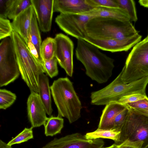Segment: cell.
Listing matches in <instances>:
<instances>
[{
    "label": "cell",
    "instance_id": "cell-2",
    "mask_svg": "<svg viewBox=\"0 0 148 148\" xmlns=\"http://www.w3.org/2000/svg\"><path fill=\"white\" fill-rule=\"evenodd\" d=\"M50 87L58 116L66 118L70 124L77 120L81 117L82 105L69 79L59 78L54 80Z\"/></svg>",
    "mask_w": 148,
    "mask_h": 148
},
{
    "label": "cell",
    "instance_id": "cell-37",
    "mask_svg": "<svg viewBox=\"0 0 148 148\" xmlns=\"http://www.w3.org/2000/svg\"><path fill=\"white\" fill-rule=\"evenodd\" d=\"M138 2L141 6L148 8V0H140L138 1Z\"/></svg>",
    "mask_w": 148,
    "mask_h": 148
},
{
    "label": "cell",
    "instance_id": "cell-9",
    "mask_svg": "<svg viewBox=\"0 0 148 148\" xmlns=\"http://www.w3.org/2000/svg\"><path fill=\"white\" fill-rule=\"evenodd\" d=\"M94 16L84 14L60 13L55 21L60 28L68 34L77 39L86 37L85 27L88 21Z\"/></svg>",
    "mask_w": 148,
    "mask_h": 148
},
{
    "label": "cell",
    "instance_id": "cell-13",
    "mask_svg": "<svg viewBox=\"0 0 148 148\" xmlns=\"http://www.w3.org/2000/svg\"><path fill=\"white\" fill-rule=\"evenodd\" d=\"M28 119L33 128L44 125L48 117L38 93L31 92L27 101Z\"/></svg>",
    "mask_w": 148,
    "mask_h": 148
},
{
    "label": "cell",
    "instance_id": "cell-32",
    "mask_svg": "<svg viewBox=\"0 0 148 148\" xmlns=\"http://www.w3.org/2000/svg\"><path fill=\"white\" fill-rule=\"evenodd\" d=\"M124 105L136 110H148V97L147 96L142 100Z\"/></svg>",
    "mask_w": 148,
    "mask_h": 148
},
{
    "label": "cell",
    "instance_id": "cell-7",
    "mask_svg": "<svg viewBox=\"0 0 148 148\" xmlns=\"http://www.w3.org/2000/svg\"><path fill=\"white\" fill-rule=\"evenodd\" d=\"M128 107V115L121 129L119 145L126 140L140 141L143 148L148 145V117Z\"/></svg>",
    "mask_w": 148,
    "mask_h": 148
},
{
    "label": "cell",
    "instance_id": "cell-8",
    "mask_svg": "<svg viewBox=\"0 0 148 148\" xmlns=\"http://www.w3.org/2000/svg\"><path fill=\"white\" fill-rule=\"evenodd\" d=\"M20 73L12 40L10 37L5 38L0 43V87L14 82Z\"/></svg>",
    "mask_w": 148,
    "mask_h": 148
},
{
    "label": "cell",
    "instance_id": "cell-27",
    "mask_svg": "<svg viewBox=\"0 0 148 148\" xmlns=\"http://www.w3.org/2000/svg\"><path fill=\"white\" fill-rule=\"evenodd\" d=\"M33 128L31 127L30 128L25 127L20 133L9 141L7 144L12 146L15 144H20L27 142L29 140L33 139Z\"/></svg>",
    "mask_w": 148,
    "mask_h": 148
},
{
    "label": "cell",
    "instance_id": "cell-14",
    "mask_svg": "<svg viewBox=\"0 0 148 148\" xmlns=\"http://www.w3.org/2000/svg\"><path fill=\"white\" fill-rule=\"evenodd\" d=\"M32 2L40 29L44 32L50 31L54 12V0H32Z\"/></svg>",
    "mask_w": 148,
    "mask_h": 148
},
{
    "label": "cell",
    "instance_id": "cell-41",
    "mask_svg": "<svg viewBox=\"0 0 148 148\" xmlns=\"http://www.w3.org/2000/svg\"><path fill=\"white\" fill-rule=\"evenodd\" d=\"M147 36H148V35H147Z\"/></svg>",
    "mask_w": 148,
    "mask_h": 148
},
{
    "label": "cell",
    "instance_id": "cell-35",
    "mask_svg": "<svg viewBox=\"0 0 148 148\" xmlns=\"http://www.w3.org/2000/svg\"><path fill=\"white\" fill-rule=\"evenodd\" d=\"M143 144L142 141L126 140L118 145L119 148H142Z\"/></svg>",
    "mask_w": 148,
    "mask_h": 148
},
{
    "label": "cell",
    "instance_id": "cell-28",
    "mask_svg": "<svg viewBox=\"0 0 148 148\" xmlns=\"http://www.w3.org/2000/svg\"><path fill=\"white\" fill-rule=\"evenodd\" d=\"M57 62V60L55 57L44 61L45 73L51 78L57 76L58 74Z\"/></svg>",
    "mask_w": 148,
    "mask_h": 148
},
{
    "label": "cell",
    "instance_id": "cell-1",
    "mask_svg": "<svg viewBox=\"0 0 148 148\" xmlns=\"http://www.w3.org/2000/svg\"><path fill=\"white\" fill-rule=\"evenodd\" d=\"M75 54L84 66L86 75L92 80L102 84L112 76L114 60L101 53L95 46L84 39H77Z\"/></svg>",
    "mask_w": 148,
    "mask_h": 148
},
{
    "label": "cell",
    "instance_id": "cell-31",
    "mask_svg": "<svg viewBox=\"0 0 148 148\" xmlns=\"http://www.w3.org/2000/svg\"><path fill=\"white\" fill-rule=\"evenodd\" d=\"M129 112V108L127 107L116 115L114 121L113 129H119L121 130V127L127 118Z\"/></svg>",
    "mask_w": 148,
    "mask_h": 148
},
{
    "label": "cell",
    "instance_id": "cell-4",
    "mask_svg": "<svg viewBox=\"0 0 148 148\" xmlns=\"http://www.w3.org/2000/svg\"><path fill=\"white\" fill-rule=\"evenodd\" d=\"M12 40L22 78L31 92H38L40 75L45 73V67L30 52L27 45L16 32L13 31Z\"/></svg>",
    "mask_w": 148,
    "mask_h": 148
},
{
    "label": "cell",
    "instance_id": "cell-33",
    "mask_svg": "<svg viewBox=\"0 0 148 148\" xmlns=\"http://www.w3.org/2000/svg\"><path fill=\"white\" fill-rule=\"evenodd\" d=\"M14 0H0V18H7Z\"/></svg>",
    "mask_w": 148,
    "mask_h": 148
},
{
    "label": "cell",
    "instance_id": "cell-29",
    "mask_svg": "<svg viewBox=\"0 0 148 148\" xmlns=\"http://www.w3.org/2000/svg\"><path fill=\"white\" fill-rule=\"evenodd\" d=\"M13 31L10 21L7 18H0V39L10 37Z\"/></svg>",
    "mask_w": 148,
    "mask_h": 148
},
{
    "label": "cell",
    "instance_id": "cell-26",
    "mask_svg": "<svg viewBox=\"0 0 148 148\" xmlns=\"http://www.w3.org/2000/svg\"><path fill=\"white\" fill-rule=\"evenodd\" d=\"M120 8L125 10L127 12L131 21L135 22L138 18L135 3L133 0H116Z\"/></svg>",
    "mask_w": 148,
    "mask_h": 148
},
{
    "label": "cell",
    "instance_id": "cell-23",
    "mask_svg": "<svg viewBox=\"0 0 148 148\" xmlns=\"http://www.w3.org/2000/svg\"><path fill=\"white\" fill-rule=\"evenodd\" d=\"M32 5V0H14L8 13L7 17L13 20Z\"/></svg>",
    "mask_w": 148,
    "mask_h": 148
},
{
    "label": "cell",
    "instance_id": "cell-19",
    "mask_svg": "<svg viewBox=\"0 0 148 148\" xmlns=\"http://www.w3.org/2000/svg\"><path fill=\"white\" fill-rule=\"evenodd\" d=\"M51 90L49 78L44 73L41 74L38 79V94L46 110L47 114L51 116L53 112Z\"/></svg>",
    "mask_w": 148,
    "mask_h": 148
},
{
    "label": "cell",
    "instance_id": "cell-17",
    "mask_svg": "<svg viewBox=\"0 0 148 148\" xmlns=\"http://www.w3.org/2000/svg\"><path fill=\"white\" fill-rule=\"evenodd\" d=\"M127 107L118 102H112L106 106L100 118L98 129H113L114 121L116 115Z\"/></svg>",
    "mask_w": 148,
    "mask_h": 148
},
{
    "label": "cell",
    "instance_id": "cell-11",
    "mask_svg": "<svg viewBox=\"0 0 148 148\" xmlns=\"http://www.w3.org/2000/svg\"><path fill=\"white\" fill-rule=\"evenodd\" d=\"M54 38L56 44L55 57L66 74L71 77L73 70V43L68 36L62 33L56 34Z\"/></svg>",
    "mask_w": 148,
    "mask_h": 148
},
{
    "label": "cell",
    "instance_id": "cell-6",
    "mask_svg": "<svg viewBox=\"0 0 148 148\" xmlns=\"http://www.w3.org/2000/svg\"><path fill=\"white\" fill-rule=\"evenodd\" d=\"M121 71V79L125 84L148 76V36L133 47Z\"/></svg>",
    "mask_w": 148,
    "mask_h": 148
},
{
    "label": "cell",
    "instance_id": "cell-22",
    "mask_svg": "<svg viewBox=\"0 0 148 148\" xmlns=\"http://www.w3.org/2000/svg\"><path fill=\"white\" fill-rule=\"evenodd\" d=\"M64 120L61 117L51 115L48 118L45 124V134L47 136H53L60 134L64 127Z\"/></svg>",
    "mask_w": 148,
    "mask_h": 148
},
{
    "label": "cell",
    "instance_id": "cell-21",
    "mask_svg": "<svg viewBox=\"0 0 148 148\" xmlns=\"http://www.w3.org/2000/svg\"><path fill=\"white\" fill-rule=\"evenodd\" d=\"M28 42L35 48L40 57L43 60L41 54L40 48L42 43L41 37L34 11L32 17L29 31Z\"/></svg>",
    "mask_w": 148,
    "mask_h": 148
},
{
    "label": "cell",
    "instance_id": "cell-5",
    "mask_svg": "<svg viewBox=\"0 0 148 148\" xmlns=\"http://www.w3.org/2000/svg\"><path fill=\"white\" fill-rule=\"evenodd\" d=\"M121 71L108 85L99 90L91 92V103L96 105H106L117 102L123 97L135 94L146 95V88L148 84V76L127 84L121 79Z\"/></svg>",
    "mask_w": 148,
    "mask_h": 148
},
{
    "label": "cell",
    "instance_id": "cell-39",
    "mask_svg": "<svg viewBox=\"0 0 148 148\" xmlns=\"http://www.w3.org/2000/svg\"><path fill=\"white\" fill-rule=\"evenodd\" d=\"M103 148H119L118 145L114 143L111 145L107 147H103Z\"/></svg>",
    "mask_w": 148,
    "mask_h": 148
},
{
    "label": "cell",
    "instance_id": "cell-20",
    "mask_svg": "<svg viewBox=\"0 0 148 148\" xmlns=\"http://www.w3.org/2000/svg\"><path fill=\"white\" fill-rule=\"evenodd\" d=\"M121 131L119 129L101 130L97 129L96 130L87 133L85 136L88 139L94 140L101 138L111 139L115 144L119 145L120 142Z\"/></svg>",
    "mask_w": 148,
    "mask_h": 148
},
{
    "label": "cell",
    "instance_id": "cell-36",
    "mask_svg": "<svg viewBox=\"0 0 148 148\" xmlns=\"http://www.w3.org/2000/svg\"><path fill=\"white\" fill-rule=\"evenodd\" d=\"M0 148H12V147L11 146L8 145L1 140H0Z\"/></svg>",
    "mask_w": 148,
    "mask_h": 148
},
{
    "label": "cell",
    "instance_id": "cell-34",
    "mask_svg": "<svg viewBox=\"0 0 148 148\" xmlns=\"http://www.w3.org/2000/svg\"><path fill=\"white\" fill-rule=\"evenodd\" d=\"M146 95L142 94H135L123 97L117 102L124 105L125 104L135 102L144 99Z\"/></svg>",
    "mask_w": 148,
    "mask_h": 148
},
{
    "label": "cell",
    "instance_id": "cell-30",
    "mask_svg": "<svg viewBox=\"0 0 148 148\" xmlns=\"http://www.w3.org/2000/svg\"><path fill=\"white\" fill-rule=\"evenodd\" d=\"M94 8L98 7L120 8L116 0H87Z\"/></svg>",
    "mask_w": 148,
    "mask_h": 148
},
{
    "label": "cell",
    "instance_id": "cell-25",
    "mask_svg": "<svg viewBox=\"0 0 148 148\" xmlns=\"http://www.w3.org/2000/svg\"><path fill=\"white\" fill-rule=\"evenodd\" d=\"M16 99V94L5 89H0V109L6 110L11 106Z\"/></svg>",
    "mask_w": 148,
    "mask_h": 148
},
{
    "label": "cell",
    "instance_id": "cell-40",
    "mask_svg": "<svg viewBox=\"0 0 148 148\" xmlns=\"http://www.w3.org/2000/svg\"><path fill=\"white\" fill-rule=\"evenodd\" d=\"M143 148H148V145Z\"/></svg>",
    "mask_w": 148,
    "mask_h": 148
},
{
    "label": "cell",
    "instance_id": "cell-18",
    "mask_svg": "<svg viewBox=\"0 0 148 148\" xmlns=\"http://www.w3.org/2000/svg\"><path fill=\"white\" fill-rule=\"evenodd\" d=\"M83 14L92 16L94 17H110L124 22H131L127 11L121 8L98 7Z\"/></svg>",
    "mask_w": 148,
    "mask_h": 148
},
{
    "label": "cell",
    "instance_id": "cell-38",
    "mask_svg": "<svg viewBox=\"0 0 148 148\" xmlns=\"http://www.w3.org/2000/svg\"><path fill=\"white\" fill-rule=\"evenodd\" d=\"M139 113H141L148 117V110H136Z\"/></svg>",
    "mask_w": 148,
    "mask_h": 148
},
{
    "label": "cell",
    "instance_id": "cell-10",
    "mask_svg": "<svg viewBox=\"0 0 148 148\" xmlns=\"http://www.w3.org/2000/svg\"><path fill=\"white\" fill-rule=\"evenodd\" d=\"M104 142L99 138L88 139L79 133L55 138L41 148H103Z\"/></svg>",
    "mask_w": 148,
    "mask_h": 148
},
{
    "label": "cell",
    "instance_id": "cell-24",
    "mask_svg": "<svg viewBox=\"0 0 148 148\" xmlns=\"http://www.w3.org/2000/svg\"><path fill=\"white\" fill-rule=\"evenodd\" d=\"M56 44L54 38L48 37L42 42L40 51L43 60L52 59L55 57Z\"/></svg>",
    "mask_w": 148,
    "mask_h": 148
},
{
    "label": "cell",
    "instance_id": "cell-15",
    "mask_svg": "<svg viewBox=\"0 0 148 148\" xmlns=\"http://www.w3.org/2000/svg\"><path fill=\"white\" fill-rule=\"evenodd\" d=\"M94 8L87 0H54L53 12L60 13L82 14Z\"/></svg>",
    "mask_w": 148,
    "mask_h": 148
},
{
    "label": "cell",
    "instance_id": "cell-3",
    "mask_svg": "<svg viewBox=\"0 0 148 148\" xmlns=\"http://www.w3.org/2000/svg\"><path fill=\"white\" fill-rule=\"evenodd\" d=\"M86 36L94 39H127L138 34L131 22L110 17H94L85 25Z\"/></svg>",
    "mask_w": 148,
    "mask_h": 148
},
{
    "label": "cell",
    "instance_id": "cell-12",
    "mask_svg": "<svg viewBox=\"0 0 148 148\" xmlns=\"http://www.w3.org/2000/svg\"><path fill=\"white\" fill-rule=\"evenodd\" d=\"M142 36L139 34L122 40L98 39L86 36L84 39L101 50L112 52L127 51L141 41Z\"/></svg>",
    "mask_w": 148,
    "mask_h": 148
},
{
    "label": "cell",
    "instance_id": "cell-16",
    "mask_svg": "<svg viewBox=\"0 0 148 148\" xmlns=\"http://www.w3.org/2000/svg\"><path fill=\"white\" fill-rule=\"evenodd\" d=\"M34 11L32 5L17 16L11 23L13 31L18 34L27 45L29 42V31Z\"/></svg>",
    "mask_w": 148,
    "mask_h": 148
}]
</instances>
